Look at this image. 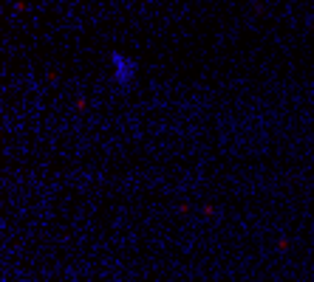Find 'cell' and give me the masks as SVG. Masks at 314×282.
I'll return each instance as SVG.
<instances>
[{"label":"cell","mask_w":314,"mask_h":282,"mask_svg":"<svg viewBox=\"0 0 314 282\" xmlns=\"http://www.w3.org/2000/svg\"><path fill=\"white\" fill-rule=\"evenodd\" d=\"M111 59V70H114V82L119 85V91H130L136 82V59L128 54H122V51H111L108 54Z\"/></svg>","instance_id":"cell-1"}]
</instances>
